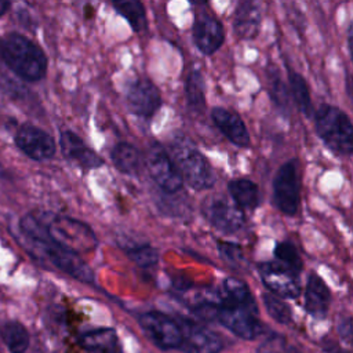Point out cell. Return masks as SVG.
I'll return each mask as SVG.
<instances>
[{"label":"cell","mask_w":353,"mask_h":353,"mask_svg":"<svg viewBox=\"0 0 353 353\" xmlns=\"http://www.w3.org/2000/svg\"><path fill=\"white\" fill-rule=\"evenodd\" d=\"M21 230L33 250L40 252L57 269L83 283H94V273L81 256L52 240L34 214L25 215L19 222Z\"/></svg>","instance_id":"6da1fadb"},{"label":"cell","mask_w":353,"mask_h":353,"mask_svg":"<svg viewBox=\"0 0 353 353\" xmlns=\"http://www.w3.org/2000/svg\"><path fill=\"white\" fill-rule=\"evenodd\" d=\"M1 55L7 66L23 80L37 81L47 72L46 54L22 34H8L1 44Z\"/></svg>","instance_id":"7a4b0ae2"},{"label":"cell","mask_w":353,"mask_h":353,"mask_svg":"<svg viewBox=\"0 0 353 353\" xmlns=\"http://www.w3.org/2000/svg\"><path fill=\"white\" fill-rule=\"evenodd\" d=\"M34 215L46 233L62 247L79 255L97 248L98 239L87 223L51 212H39Z\"/></svg>","instance_id":"3957f363"},{"label":"cell","mask_w":353,"mask_h":353,"mask_svg":"<svg viewBox=\"0 0 353 353\" xmlns=\"http://www.w3.org/2000/svg\"><path fill=\"white\" fill-rule=\"evenodd\" d=\"M183 183L193 190H205L214 186L215 176L210 163L189 139L181 137L171 145V154Z\"/></svg>","instance_id":"277c9868"},{"label":"cell","mask_w":353,"mask_h":353,"mask_svg":"<svg viewBox=\"0 0 353 353\" xmlns=\"http://www.w3.org/2000/svg\"><path fill=\"white\" fill-rule=\"evenodd\" d=\"M316 131L332 152L350 156L353 150V125L350 117L338 106L323 103L314 114Z\"/></svg>","instance_id":"5b68a950"},{"label":"cell","mask_w":353,"mask_h":353,"mask_svg":"<svg viewBox=\"0 0 353 353\" xmlns=\"http://www.w3.org/2000/svg\"><path fill=\"white\" fill-rule=\"evenodd\" d=\"M301 185L298 160L291 159L280 165L273 179V203L285 215H295L299 207Z\"/></svg>","instance_id":"8992f818"},{"label":"cell","mask_w":353,"mask_h":353,"mask_svg":"<svg viewBox=\"0 0 353 353\" xmlns=\"http://www.w3.org/2000/svg\"><path fill=\"white\" fill-rule=\"evenodd\" d=\"M143 163L150 178L163 192L172 194L182 189L183 181L172 159L161 145L152 143L143 157Z\"/></svg>","instance_id":"52a82bcc"},{"label":"cell","mask_w":353,"mask_h":353,"mask_svg":"<svg viewBox=\"0 0 353 353\" xmlns=\"http://www.w3.org/2000/svg\"><path fill=\"white\" fill-rule=\"evenodd\" d=\"M201 211L208 223L225 234H233L244 226L243 211L223 196L205 197Z\"/></svg>","instance_id":"ba28073f"},{"label":"cell","mask_w":353,"mask_h":353,"mask_svg":"<svg viewBox=\"0 0 353 353\" xmlns=\"http://www.w3.org/2000/svg\"><path fill=\"white\" fill-rule=\"evenodd\" d=\"M216 319L223 327L244 339L255 338L261 328L256 319V307L237 305L225 299L219 302Z\"/></svg>","instance_id":"9c48e42d"},{"label":"cell","mask_w":353,"mask_h":353,"mask_svg":"<svg viewBox=\"0 0 353 353\" xmlns=\"http://www.w3.org/2000/svg\"><path fill=\"white\" fill-rule=\"evenodd\" d=\"M139 324L146 336L160 349H175L181 345L179 324L160 312H148L141 316Z\"/></svg>","instance_id":"30bf717a"},{"label":"cell","mask_w":353,"mask_h":353,"mask_svg":"<svg viewBox=\"0 0 353 353\" xmlns=\"http://www.w3.org/2000/svg\"><path fill=\"white\" fill-rule=\"evenodd\" d=\"M258 272L265 287L279 298L294 299L299 295L298 276L276 261L262 262L258 265Z\"/></svg>","instance_id":"8fae6325"},{"label":"cell","mask_w":353,"mask_h":353,"mask_svg":"<svg viewBox=\"0 0 353 353\" xmlns=\"http://www.w3.org/2000/svg\"><path fill=\"white\" fill-rule=\"evenodd\" d=\"M193 41L204 55L216 52L225 41V29L219 19L208 12H199L193 22Z\"/></svg>","instance_id":"7c38bea8"},{"label":"cell","mask_w":353,"mask_h":353,"mask_svg":"<svg viewBox=\"0 0 353 353\" xmlns=\"http://www.w3.org/2000/svg\"><path fill=\"white\" fill-rule=\"evenodd\" d=\"M17 146L33 160H48L55 154L57 146L54 138L44 130L25 124L15 135Z\"/></svg>","instance_id":"4fadbf2b"},{"label":"cell","mask_w":353,"mask_h":353,"mask_svg":"<svg viewBox=\"0 0 353 353\" xmlns=\"http://www.w3.org/2000/svg\"><path fill=\"white\" fill-rule=\"evenodd\" d=\"M127 105L131 113L152 117L161 105V94L150 80L138 79L127 90Z\"/></svg>","instance_id":"5bb4252c"},{"label":"cell","mask_w":353,"mask_h":353,"mask_svg":"<svg viewBox=\"0 0 353 353\" xmlns=\"http://www.w3.org/2000/svg\"><path fill=\"white\" fill-rule=\"evenodd\" d=\"M181 328L179 347L185 353H219L222 342L211 330L192 321L178 323Z\"/></svg>","instance_id":"9a60e30c"},{"label":"cell","mask_w":353,"mask_h":353,"mask_svg":"<svg viewBox=\"0 0 353 353\" xmlns=\"http://www.w3.org/2000/svg\"><path fill=\"white\" fill-rule=\"evenodd\" d=\"M211 119L215 127L236 146L248 148L251 138L243 119L233 110L215 106L211 110Z\"/></svg>","instance_id":"2e32d148"},{"label":"cell","mask_w":353,"mask_h":353,"mask_svg":"<svg viewBox=\"0 0 353 353\" xmlns=\"http://www.w3.org/2000/svg\"><path fill=\"white\" fill-rule=\"evenodd\" d=\"M59 143H61L63 156L68 160L76 163L79 167H83L85 170H92L103 164V159L98 156L91 148H88L79 135H76L69 130L61 134Z\"/></svg>","instance_id":"e0dca14e"},{"label":"cell","mask_w":353,"mask_h":353,"mask_svg":"<svg viewBox=\"0 0 353 353\" xmlns=\"http://www.w3.org/2000/svg\"><path fill=\"white\" fill-rule=\"evenodd\" d=\"M330 302H331L330 288L319 274L312 273L307 277L306 291H305V307L307 313L316 319H323L328 312Z\"/></svg>","instance_id":"ac0fdd59"},{"label":"cell","mask_w":353,"mask_h":353,"mask_svg":"<svg viewBox=\"0 0 353 353\" xmlns=\"http://www.w3.org/2000/svg\"><path fill=\"white\" fill-rule=\"evenodd\" d=\"M261 19L259 7L252 1H243L234 10L233 30L240 39L251 40L259 32Z\"/></svg>","instance_id":"d6986e66"},{"label":"cell","mask_w":353,"mask_h":353,"mask_svg":"<svg viewBox=\"0 0 353 353\" xmlns=\"http://www.w3.org/2000/svg\"><path fill=\"white\" fill-rule=\"evenodd\" d=\"M84 349L90 353H121L117 335L112 328H98L81 335Z\"/></svg>","instance_id":"ffe728a7"},{"label":"cell","mask_w":353,"mask_h":353,"mask_svg":"<svg viewBox=\"0 0 353 353\" xmlns=\"http://www.w3.org/2000/svg\"><path fill=\"white\" fill-rule=\"evenodd\" d=\"M113 165L123 174L135 175L143 163L141 152L128 142H119L110 150Z\"/></svg>","instance_id":"44dd1931"},{"label":"cell","mask_w":353,"mask_h":353,"mask_svg":"<svg viewBox=\"0 0 353 353\" xmlns=\"http://www.w3.org/2000/svg\"><path fill=\"white\" fill-rule=\"evenodd\" d=\"M228 190L233 199V203L240 210H254L259 204V189L256 183L250 179H232L228 183Z\"/></svg>","instance_id":"7402d4cb"},{"label":"cell","mask_w":353,"mask_h":353,"mask_svg":"<svg viewBox=\"0 0 353 353\" xmlns=\"http://www.w3.org/2000/svg\"><path fill=\"white\" fill-rule=\"evenodd\" d=\"M204 80L200 70H190L185 80V94L186 103L193 112H203L205 108V94H204Z\"/></svg>","instance_id":"603a6c76"},{"label":"cell","mask_w":353,"mask_h":353,"mask_svg":"<svg viewBox=\"0 0 353 353\" xmlns=\"http://www.w3.org/2000/svg\"><path fill=\"white\" fill-rule=\"evenodd\" d=\"M113 7L130 23L134 32L146 29V11L141 1H113Z\"/></svg>","instance_id":"cb8c5ba5"},{"label":"cell","mask_w":353,"mask_h":353,"mask_svg":"<svg viewBox=\"0 0 353 353\" xmlns=\"http://www.w3.org/2000/svg\"><path fill=\"white\" fill-rule=\"evenodd\" d=\"M288 83H290L291 95L294 98L296 108L305 116H310L312 101H310V92H309V85L306 80L298 72L288 70Z\"/></svg>","instance_id":"d4e9b609"},{"label":"cell","mask_w":353,"mask_h":353,"mask_svg":"<svg viewBox=\"0 0 353 353\" xmlns=\"http://www.w3.org/2000/svg\"><path fill=\"white\" fill-rule=\"evenodd\" d=\"M1 335L11 353H23L29 346V334L19 321H7Z\"/></svg>","instance_id":"484cf974"},{"label":"cell","mask_w":353,"mask_h":353,"mask_svg":"<svg viewBox=\"0 0 353 353\" xmlns=\"http://www.w3.org/2000/svg\"><path fill=\"white\" fill-rule=\"evenodd\" d=\"M223 291H225V301L243 305V306H250V307H256L255 301L251 295L250 288L247 284L236 277H228L223 281Z\"/></svg>","instance_id":"4316f807"},{"label":"cell","mask_w":353,"mask_h":353,"mask_svg":"<svg viewBox=\"0 0 353 353\" xmlns=\"http://www.w3.org/2000/svg\"><path fill=\"white\" fill-rule=\"evenodd\" d=\"M274 261L281 266L291 270L294 274H299L302 270V259L298 254L296 247L290 241H280L273 250Z\"/></svg>","instance_id":"83f0119b"},{"label":"cell","mask_w":353,"mask_h":353,"mask_svg":"<svg viewBox=\"0 0 353 353\" xmlns=\"http://www.w3.org/2000/svg\"><path fill=\"white\" fill-rule=\"evenodd\" d=\"M127 256L141 268H150L154 266L159 261V252L149 244H139L132 245L125 250Z\"/></svg>","instance_id":"f1b7e54d"},{"label":"cell","mask_w":353,"mask_h":353,"mask_svg":"<svg viewBox=\"0 0 353 353\" xmlns=\"http://www.w3.org/2000/svg\"><path fill=\"white\" fill-rule=\"evenodd\" d=\"M263 303L269 313V316L276 320L277 323L287 324L291 320V309L290 306L279 296L273 294H265L263 295Z\"/></svg>","instance_id":"f546056e"},{"label":"cell","mask_w":353,"mask_h":353,"mask_svg":"<svg viewBox=\"0 0 353 353\" xmlns=\"http://www.w3.org/2000/svg\"><path fill=\"white\" fill-rule=\"evenodd\" d=\"M218 251L219 256L233 268L240 266L244 262L243 250L239 244L230 243V241H218Z\"/></svg>","instance_id":"4dcf8cb0"},{"label":"cell","mask_w":353,"mask_h":353,"mask_svg":"<svg viewBox=\"0 0 353 353\" xmlns=\"http://www.w3.org/2000/svg\"><path fill=\"white\" fill-rule=\"evenodd\" d=\"M270 92H272L273 101L279 108L284 109L288 105V92L280 76H273L270 79Z\"/></svg>","instance_id":"1f68e13d"},{"label":"cell","mask_w":353,"mask_h":353,"mask_svg":"<svg viewBox=\"0 0 353 353\" xmlns=\"http://www.w3.org/2000/svg\"><path fill=\"white\" fill-rule=\"evenodd\" d=\"M339 334L342 335V338L349 339L350 334H352V325H350V319H345L341 324H339Z\"/></svg>","instance_id":"d6a6232c"},{"label":"cell","mask_w":353,"mask_h":353,"mask_svg":"<svg viewBox=\"0 0 353 353\" xmlns=\"http://www.w3.org/2000/svg\"><path fill=\"white\" fill-rule=\"evenodd\" d=\"M8 8H10V3L0 0V17H1L4 12H7Z\"/></svg>","instance_id":"836d02e7"},{"label":"cell","mask_w":353,"mask_h":353,"mask_svg":"<svg viewBox=\"0 0 353 353\" xmlns=\"http://www.w3.org/2000/svg\"><path fill=\"white\" fill-rule=\"evenodd\" d=\"M323 353H343V352H341L338 349H334V347H330V349H324Z\"/></svg>","instance_id":"e575fe53"}]
</instances>
